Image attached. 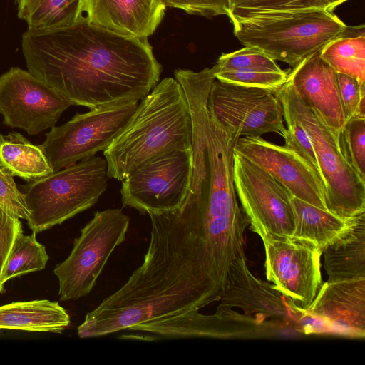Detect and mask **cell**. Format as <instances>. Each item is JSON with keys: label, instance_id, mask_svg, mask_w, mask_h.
<instances>
[{"label": "cell", "instance_id": "cell-18", "mask_svg": "<svg viewBox=\"0 0 365 365\" xmlns=\"http://www.w3.org/2000/svg\"><path fill=\"white\" fill-rule=\"evenodd\" d=\"M82 4L90 23L132 38L152 35L165 10L159 0H82Z\"/></svg>", "mask_w": 365, "mask_h": 365}, {"label": "cell", "instance_id": "cell-5", "mask_svg": "<svg viewBox=\"0 0 365 365\" xmlns=\"http://www.w3.org/2000/svg\"><path fill=\"white\" fill-rule=\"evenodd\" d=\"M107 162L93 156L31 181L24 188L35 233L60 225L93 206L107 187Z\"/></svg>", "mask_w": 365, "mask_h": 365}, {"label": "cell", "instance_id": "cell-10", "mask_svg": "<svg viewBox=\"0 0 365 365\" xmlns=\"http://www.w3.org/2000/svg\"><path fill=\"white\" fill-rule=\"evenodd\" d=\"M234 183L252 231L261 238L293 235L295 215L291 193L269 173L235 151Z\"/></svg>", "mask_w": 365, "mask_h": 365}, {"label": "cell", "instance_id": "cell-32", "mask_svg": "<svg viewBox=\"0 0 365 365\" xmlns=\"http://www.w3.org/2000/svg\"><path fill=\"white\" fill-rule=\"evenodd\" d=\"M0 207L9 215L26 221L30 211L25 195L17 188L13 176L0 165Z\"/></svg>", "mask_w": 365, "mask_h": 365}, {"label": "cell", "instance_id": "cell-2", "mask_svg": "<svg viewBox=\"0 0 365 365\" xmlns=\"http://www.w3.org/2000/svg\"><path fill=\"white\" fill-rule=\"evenodd\" d=\"M21 48L29 71L90 110L143 99L162 71L148 38L119 35L85 16L63 27L28 29Z\"/></svg>", "mask_w": 365, "mask_h": 365}, {"label": "cell", "instance_id": "cell-21", "mask_svg": "<svg viewBox=\"0 0 365 365\" xmlns=\"http://www.w3.org/2000/svg\"><path fill=\"white\" fill-rule=\"evenodd\" d=\"M265 320L240 314L232 307L219 304L212 314H196L198 338L252 339L269 335L273 326Z\"/></svg>", "mask_w": 365, "mask_h": 365}, {"label": "cell", "instance_id": "cell-36", "mask_svg": "<svg viewBox=\"0 0 365 365\" xmlns=\"http://www.w3.org/2000/svg\"><path fill=\"white\" fill-rule=\"evenodd\" d=\"M348 0H316V7L332 12L339 4Z\"/></svg>", "mask_w": 365, "mask_h": 365}, {"label": "cell", "instance_id": "cell-34", "mask_svg": "<svg viewBox=\"0 0 365 365\" xmlns=\"http://www.w3.org/2000/svg\"><path fill=\"white\" fill-rule=\"evenodd\" d=\"M24 233L19 218L12 216L0 207V282H3L5 268L18 237Z\"/></svg>", "mask_w": 365, "mask_h": 365}, {"label": "cell", "instance_id": "cell-13", "mask_svg": "<svg viewBox=\"0 0 365 365\" xmlns=\"http://www.w3.org/2000/svg\"><path fill=\"white\" fill-rule=\"evenodd\" d=\"M72 104L30 71L18 67L0 76L4 123L34 135L55 126Z\"/></svg>", "mask_w": 365, "mask_h": 365}, {"label": "cell", "instance_id": "cell-29", "mask_svg": "<svg viewBox=\"0 0 365 365\" xmlns=\"http://www.w3.org/2000/svg\"><path fill=\"white\" fill-rule=\"evenodd\" d=\"M214 72L231 70H254L280 72L283 71L274 60L262 50L254 46L222 53L212 67Z\"/></svg>", "mask_w": 365, "mask_h": 365}, {"label": "cell", "instance_id": "cell-31", "mask_svg": "<svg viewBox=\"0 0 365 365\" xmlns=\"http://www.w3.org/2000/svg\"><path fill=\"white\" fill-rule=\"evenodd\" d=\"M282 106L283 118L287 123L284 145L297 153L319 173L312 144L306 130L287 107Z\"/></svg>", "mask_w": 365, "mask_h": 365}, {"label": "cell", "instance_id": "cell-8", "mask_svg": "<svg viewBox=\"0 0 365 365\" xmlns=\"http://www.w3.org/2000/svg\"><path fill=\"white\" fill-rule=\"evenodd\" d=\"M138 105V101H132L91 109L51 128L38 146L53 171L103 151L129 122Z\"/></svg>", "mask_w": 365, "mask_h": 365}, {"label": "cell", "instance_id": "cell-9", "mask_svg": "<svg viewBox=\"0 0 365 365\" xmlns=\"http://www.w3.org/2000/svg\"><path fill=\"white\" fill-rule=\"evenodd\" d=\"M261 239L267 279L274 284L290 310L302 317L323 284L322 253L313 242L293 236L267 235Z\"/></svg>", "mask_w": 365, "mask_h": 365}, {"label": "cell", "instance_id": "cell-6", "mask_svg": "<svg viewBox=\"0 0 365 365\" xmlns=\"http://www.w3.org/2000/svg\"><path fill=\"white\" fill-rule=\"evenodd\" d=\"M274 93L309 137L324 185L327 210L345 220L365 212V180L344 158L339 135L302 103L288 80Z\"/></svg>", "mask_w": 365, "mask_h": 365}, {"label": "cell", "instance_id": "cell-19", "mask_svg": "<svg viewBox=\"0 0 365 365\" xmlns=\"http://www.w3.org/2000/svg\"><path fill=\"white\" fill-rule=\"evenodd\" d=\"M70 323L68 314L57 302H15L0 307V329L61 333Z\"/></svg>", "mask_w": 365, "mask_h": 365}, {"label": "cell", "instance_id": "cell-16", "mask_svg": "<svg viewBox=\"0 0 365 365\" xmlns=\"http://www.w3.org/2000/svg\"><path fill=\"white\" fill-rule=\"evenodd\" d=\"M318 51L304 59L288 73L302 103L335 133L346 122L337 81V73Z\"/></svg>", "mask_w": 365, "mask_h": 365}, {"label": "cell", "instance_id": "cell-7", "mask_svg": "<svg viewBox=\"0 0 365 365\" xmlns=\"http://www.w3.org/2000/svg\"><path fill=\"white\" fill-rule=\"evenodd\" d=\"M129 225L130 217L120 209L94 212L74 239L70 255L55 267L61 301L76 300L91 292L111 254L125 241Z\"/></svg>", "mask_w": 365, "mask_h": 365}, {"label": "cell", "instance_id": "cell-28", "mask_svg": "<svg viewBox=\"0 0 365 365\" xmlns=\"http://www.w3.org/2000/svg\"><path fill=\"white\" fill-rule=\"evenodd\" d=\"M231 22L259 14L314 9L316 0H228Z\"/></svg>", "mask_w": 365, "mask_h": 365}, {"label": "cell", "instance_id": "cell-22", "mask_svg": "<svg viewBox=\"0 0 365 365\" xmlns=\"http://www.w3.org/2000/svg\"><path fill=\"white\" fill-rule=\"evenodd\" d=\"M295 215L293 237L313 242L323 253L324 250L351 226L354 217L342 219L324 210L292 197Z\"/></svg>", "mask_w": 365, "mask_h": 365}, {"label": "cell", "instance_id": "cell-30", "mask_svg": "<svg viewBox=\"0 0 365 365\" xmlns=\"http://www.w3.org/2000/svg\"><path fill=\"white\" fill-rule=\"evenodd\" d=\"M215 78L222 82L276 91L287 81L288 73L254 70H231L214 72Z\"/></svg>", "mask_w": 365, "mask_h": 365}, {"label": "cell", "instance_id": "cell-24", "mask_svg": "<svg viewBox=\"0 0 365 365\" xmlns=\"http://www.w3.org/2000/svg\"><path fill=\"white\" fill-rule=\"evenodd\" d=\"M18 16L28 29H50L71 25L82 16V0H16Z\"/></svg>", "mask_w": 365, "mask_h": 365}, {"label": "cell", "instance_id": "cell-35", "mask_svg": "<svg viewBox=\"0 0 365 365\" xmlns=\"http://www.w3.org/2000/svg\"><path fill=\"white\" fill-rule=\"evenodd\" d=\"M165 7L178 8L193 15L211 18L229 14L228 0H159Z\"/></svg>", "mask_w": 365, "mask_h": 365}, {"label": "cell", "instance_id": "cell-37", "mask_svg": "<svg viewBox=\"0 0 365 365\" xmlns=\"http://www.w3.org/2000/svg\"><path fill=\"white\" fill-rule=\"evenodd\" d=\"M4 284H2L1 282H0V293L3 292L4 291Z\"/></svg>", "mask_w": 365, "mask_h": 365}, {"label": "cell", "instance_id": "cell-15", "mask_svg": "<svg viewBox=\"0 0 365 365\" xmlns=\"http://www.w3.org/2000/svg\"><path fill=\"white\" fill-rule=\"evenodd\" d=\"M302 317L320 321L331 331L364 338L365 277L323 282Z\"/></svg>", "mask_w": 365, "mask_h": 365}, {"label": "cell", "instance_id": "cell-27", "mask_svg": "<svg viewBox=\"0 0 365 365\" xmlns=\"http://www.w3.org/2000/svg\"><path fill=\"white\" fill-rule=\"evenodd\" d=\"M339 144L345 160L365 180V117L355 115L346 120Z\"/></svg>", "mask_w": 365, "mask_h": 365}, {"label": "cell", "instance_id": "cell-25", "mask_svg": "<svg viewBox=\"0 0 365 365\" xmlns=\"http://www.w3.org/2000/svg\"><path fill=\"white\" fill-rule=\"evenodd\" d=\"M320 56L336 73L365 84V35L338 37L321 50Z\"/></svg>", "mask_w": 365, "mask_h": 365}, {"label": "cell", "instance_id": "cell-1", "mask_svg": "<svg viewBox=\"0 0 365 365\" xmlns=\"http://www.w3.org/2000/svg\"><path fill=\"white\" fill-rule=\"evenodd\" d=\"M150 240L142 264L115 292L87 313L81 339L200 309L225 287L202 214L184 200L176 210L149 212Z\"/></svg>", "mask_w": 365, "mask_h": 365}, {"label": "cell", "instance_id": "cell-23", "mask_svg": "<svg viewBox=\"0 0 365 365\" xmlns=\"http://www.w3.org/2000/svg\"><path fill=\"white\" fill-rule=\"evenodd\" d=\"M0 165L13 177L30 181L53 172L40 147L16 132L0 135Z\"/></svg>", "mask_w": 365, "mask_h": 365}, {"label": "cell", "instance_id": "cell-3", "mask_svg": "<svg viewBox=\"0 0 365 365\" xmlns=\"http://www.w3.org/2000/svg\"><path fill=\"white\" fill-rule=\"evenodd\" d=\"M192 120L185 93L167 77L140 100L130 120L103 150L109 178L122 181L148 163L191 150Z\"/></svg>", "mask_w": 365, "mask_h": 365}, {"label": "cell", "instance_id": "cell-20", "mask_svg": "<svg viewBox=\"0 0 365 365\" xmlns=\"http://www.w3.org/2000/svg\"><path fill=\"white\" fill-rule=\"evenodd\" d=\"M322 254L329 281L365 277V212Z\"/></svg>", "mask_w": 365, "mask_h": 365}, {"label": "cell", "instance_id": "cell-4", "mask_svg": "<svg viewBox=\"0 0 365 365\" xmlns=\"http://www.w3.org/2000/svg\"><path fill=\"white\" fill-rule=\"evenodd\" d=\"M232 24L244 46L293 67L341 36L346 27L333 12L317 8L266 13Z\"/></svg>", "mask_w": 365, "mask_h": 365}, {"label": "cell", "instance_id": "cell-14", "mask_svg": "<svg viewBox=\"0 0 365 365\" xmlns=\"http://www.w3.org/2000/svg\"><path fill=\"white\" fill-rule=\"evenodd\" d=\"M235 151L269 173L293 197L327 210L319 173L293 150L261 136H244L237 140Z\"/></svg>", "mask_w": 365, "mask_h": 365}, {"label": "cell", "instance_id": "cell-26", "mask_svg": "<svg viewBox=\"0 0 365 365\" xmlns=\"http://www.w3.org/2000/svg\"><path fill=\"white\" fill-rule=\"evenodd\" d=\"M48 255L46 247L36 240V233L24 235L16 240L8 259L3 282L28 273L37 272L46 267Z\"/></svg>", "mask_w": 365, "mask_h": 365}, {"label": "cell", "instance_id": "cell-12", "mask_svg": "<svg viewBox=\"0 0 365 365\" xmlns=\"http://www.w3.org/2000/svg\"><path fill=\"white\" fill-rule=\"evenodd\" d=\"M207 102L217 119L237 130L240 137L267 133L286 135L282 106L273 91L225 83L215 78Z\"/></svg>", "mask_w": 365, "mask_h": 365}, {"label": "cell", "instance_id": "cell-17", "mask_svg": "<svg viewBox=\"0 0 365 365\" xmlns=\"http://www.w3.org/2000/svg\"><path fill=\"white\" fill-rule=\"evenodd\" d=\"M219 304L238 307L245 314L264 321L269 317L287 318L291 310L282 294L249 269L245 254L232 262Z\"/></svg>", "mask_w": 365, "mask_h": 365}, {"label": "cell", "instance_id": "cell-11", "mask_svg": "<svg viewBox=\"0 0 365 365\" xmlns=\"http://www.w3.org/2000/svg\"><path fill=\"white\" fill-rule=\"evenodd\" d=\"M192 168V149L175 150L148 163L122 180L123 206L143 215L176 210L187 195Z\"/></svg>", "mask_w": 365, "mask_h": 365}, {"label": "cell", "instance_id": "cell-33", "mask_svg": "<svg viewBox=\"0 0 365 365\" xmlns=\"http://www.w3.org/2000/svg\"><path fill=\"white\" fill-rule=\"evenodd\" d=\"M337 81L346 120L355 115L365 117V84L341 73H337Z\"/></svg>", "mask_w": 365, "mask_h": 365}]
</instances>
